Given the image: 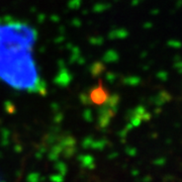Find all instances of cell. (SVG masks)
<instances>
[{
    "label": "cell",
    "instance_id": "cell-1",
    "mask_svg": "<svg viewBox=\"0 0 182 182\" xmlns=\"http://www.w3.org/2000/svg\"><path fill=\"white\" fill-rule=\"evenodd\" d=\"M0 79L16 90L27 92L43 91V85L32 57V51L0 55Z\"/></svg>",
    "mask_w": 182,
    "mask_h": 182
},
{
    "label": "cell",
    "instance_id": "cell-2",
    "mask_svg": "<svg viewBox=\"0 0 182 182\" xmlns=\"http://www.w3.org/2000/svg\"><path fill=\"white\" fill-rule=\"evenodd\" d=\"M35 41V31L27 23L18 21L0 23V55L32 51Z\"/></svg>",
    "mask_w": 182,
    "mask_h": 182
}]
</instances>
